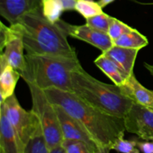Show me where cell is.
I'll list each match as a JSON object with an SVG mask.
<instances>
[{
	"instance_id": "obj_1",
	"label": "cell",
	"mask_w": 153,
	"mask_h": 153,
	"mask_svg": "<svg viewBox=\"0 0 153 153\" xmlns=\"http://www.w3.org/2000/svg\"><path fill=\"white\" fill-rule=\"evenodd\" d=\"M49 101L61 106L70 116L77 120L93 137L98 147L111 149L121 137H124V118L111 116L91 105L70 91L56 88L45 90Z\"/></svg>"
},
{
	"instance_id": "obj_2",
	"label": "cell",
	"mask_w": 153,
	"mask_h": 153,
	"mask_svg": "<svg viewBox=\"0 0 153 153\" xmlns=\"http://www.w3.org/2000/svg\"><path fill=\"white\" fill-rule=\"evenodd\" d=\"M15 28L20 33L28 55H49L78 58L67 34L57 22L46 19L41 8L23 15Z\"/></svg>"
},
{
	"instance_id": "obj_3",
	"label": "cell",
	"mask_w": 153,
	"mask_h": 153,
	"mask_svg": "<svg viewBox=\"0 0 153 153\" xmlns=\"http://www.w3.org/2000/svg\"><path fill=\"white\" fill-rule=\"evenodd\" d=\"M71 92L99 110L120 118L125 117L134 103L120 86L97 80L82 67L72 73Z\"/></svg>"
},
{
	"instance_id": "obj_4",
	"label": "cell",
	"mask_w": 153,
	"mask_h": 153,
	"mask_svg": "<svg viewBox=\"0 0 153 153\" xmlns=\"http://www.w3.org/2000/svg\"><path fill=\"white\" fill-rule=\"evenodd\" d=\"M25 58L21 77L43 91L56 88L71 92L72 73L82 67L78 58L26 54Z\"/></svg>"
},
{
	"instance_id": "obj_5",
	"label": "cell",
	"mask_w": 153,
	"mask_h": 153,
	"mask_svg": "<svg viewBox=\"0 0 153 153\" xmlns=\"http://www.w3.org/2000/svg\"><path fill=\"white\" fill-rule=\"evenodd\" d=\"M27 85L32 100L31 111L40 121L48 147L51 149L61 146L64 141V136L55 105L49 101L43 90L33 84Z\"/></svg>"
},
{
	"instance_id": "obj_6",
	"label": "cell",
	"mask_w": 153,
	"mask_h": 153,
	"mask_svg": "<svg viewBox=\"0 0 153 153\" xmlns=\"http://www.w3.org/2000/svg\"><path fill=\"white\" fill-rule=\"evenodd\" d=\"M0 111L4 112L22 143L26 146L40 126L35 114L22 108L14 94L0 104Z\"/></svg>"
},
{
	"instance_id": "obj_7",
	"label": "cell",
	"mask_w": 153,
	"mask_h": 153,
	"mask_svg": "<svg viewBox=\"0 0 153 153\" xmlns=\"http://www.w3.org/2000/svg\"><path fill=\"white\" fill-rule=\"evenodd\" d=\"M124 121L126 131L153 141V109L134 103Z\"/></svg>"
},
{
	"instance_id": "obj_8",
	"label": "cell",
	"mask_w": 153,
	"mask_h": 153,
	"mask_svg": "<svg viewBox=\"0 0 153 153\" xmlns=\"http://www.w3.org/2000/svg\"><path fill=\"white\" fill-rule=\"evenodd\" d=\"M57 23L65 31L67 36L82 40L94 47L100 49L102 52L108 50L114 46V42L108 33L97 30L88 25H75L59 19Z\"/></svg>"
},
{
	"instance_id": "obj_9",
	"label": "cell",
	"mask_w": 153,
	"mask_h": 153,
	"mask_svg": "<svg viewBox=\"0 0 153 153\" xmlns=\"http://www.w3.org/2000/svg\"><path fill=\"white\" fill-rule=\"evenodd\" d=\"M54 105L58 114V120L64 136V140H80L88 143L94 149H98V146L91 134L77 120L70 116L61 106L57 105Z\"/></svg>"
},
{
	"instance_id": "obj_10",
	"label": "cell",
	"mask_w": 153,
	"mask_h": 153,
	"mask_svg": "<svg viewBox=\"0 0 153 153\" xmlns=\"http://www.w3.org/2000/svg\"><path fill=\"white\" fill-rule=\"evenodd\" d=\"M41 8V0H0V14L10 25L23 15Z\"/></svg>"
},
{
	"instance_id": "obj_11",
	"label": "cell",
	"mask_w": 153,
	"mask_h": 153,
	"mask_svg": "<svg viewBox=\"0 0 153 153\" xmlns=\"http://www.w3.org/2000/svg\"><path fill=\"white\" fill-rule=\"evenodd\" d=\"M25 148L6 115L0 111V153H24Z\"/></svg>"
},
{
	"instance_id": "obj_12",
	"label": "cell",
	"mask_w": 153,
	"mask_h": 153,
	"mask_svg": "<svg viewBox=\"0 0 153 153\" xmlns=\"http://www.w3.org/2000/svg\"><path fill=\"white\" fill-rule=\"evenodd\" d=\"M10 26L13 28V34L4 46V52L1 53L4 55L9 64L21 73L24 70L25 64V48L20 33L14 25H10Z\"/></svg>"
},
{
	"instance_id": "obj_13",
	"label": "cell",
	"mask_w": 153,
	"mask_h": 153,
	"mask_svg": "<svg viewBox=\"0 0 153 153\" xmlns=\"http://www.w3.org/2000/svg\"><path fill=\"white\" fill-rule=\"evenodd\" d=\"M120 88L124 95L134 103L153 109V91L143 86L136 79L134 73Z\"/></svg>"
},
{
	"instance_id": "obj_14",
	"label": "cell",
	"mask_w": 153,
	"mask_h": 153,
	"mask_svg": "<svg viewBox=\"0 0 153 153\" xmlns=\"http://www.w3.org/2000/svg\"><path fill=\"white\" fill-rule=\"evenodd\" d=\"M0 104L14 94V90L21 75L13 68L2 53L0 55Z\"/></svg>"
},
{
	"instance_id": "obj_15",
	"label": "cell",
	"mask_w": 153,
	"mask_h": 153,
	"mask_svg": "<svg viewBox=\"0 0 153 153\" xmlns=\"http://www.w3.org/2000/svg\"><path fill=\"white\" fill-rule=\"evenodd\" d=\"M139 51V49H129L114 45L108 50L102 53L114 62L127 76H130L134 73L133 70L134 63Z\"/></svg>"
},
{
	"instance_id": "obj_16",
	"label": "cell",
	"mask_w": 153,
	"mask_h": 153,
	"mask_svg": "<svg viewBox=\"0 0 153 153\" xmlns=\"http://www.w3.org/2000/svg\"><path fill=\"white\" fill-rule=\"evenodd\" d=\"M94 64L117 86L122 85L129 77L114 62L102 53L96 58Z\"/></svg>"
},
{
	"instance_id": "obj_17",
	"label": "cell",
	"mask_w": 153,
	"mask_h": 153,
	"mask_svg": "<svg viewBox=\"0 0 153 153\" xmlns=\"http://www.w3.org/2000/svg\"><path fill=\"white\" fill-rule=\"evenodd\" d=\"M148 43L149 41L146 37L139 32L135 28H133L128 32L125 33L114 41V45L115 46L139 50L147 46Z\"/></svg>"
},
{
	"instance_id": "obj_18",
	"label": "cell",
	"mask_w": 153,
	"mask_h": 153,
	"mask_svg": "<svg viewBox=\"0 0 153 153\" xmlns=\"http://www.w3.org/2000/svg\"><path fill=\"white\" fill-rule=\"evenodd\" d=\"M41 10L43 16L54 23L61 19V15L65 11L61 0H41Z\"/></svg>"
},
{
	"instance_id": "obj_19",
	"label": "cell",
	"mask_w": 153,
	"mask_h": 153,
	"mask_svg": "<svg viewBox=\"0 0 153 153\" xmlns=\"http://www.w3.org/2000/svg\"><path fill=\"white\" fill-rule=\"evenodd\" d=\"M24 153H49V149L45 140L41 126L38 127L28 142Z\"/></svg>"
},
{
	"instance_id": "obj_20",
	"label": "cell",
	"mask_w": 153,
	"mask_h": 153,
	"mask_svg": "<svg viewBox=\"0 0 153 153\" xmlns=\"http://www.w3.org/2000/svg\"><path fill=\"white\" fill-rule=\"evenodd\" d=\"M75 10L88 19L103 13L102 7L94 0H77Z\"/></svg>"
},
{
	"instance_id": "obj_21",
	"label": "cell",
	"mask_w": 153,
	"mask_h": 153,
	"mask_svg": "<svg viewBox=\"0 0 153 153\" xmlns=\"http://www.w3.org/2000/svg\"><path fill=\"white\" fill-rule=\"evenodd\" d=\"M61 146L66 153H96L97 150L85 142L76 140H64Z\"/></svg>"
},
{
	"instance_id": "obj_22",
	"label": "cell",
	"mask_w": 153,
	"mask_h": 153,
	"mask_svg": "<svg viewBox=\"0 0 153 153\" xmlns=\"http://www.w3.org/2000/svg\"><path fill=\"white\" fill-rule=\"evenodd\" d=\"M113 17L104 13L86 19V24L97 30L108 33Z\"/></svg>"
},
{
	"instance_id": "obj_23",
	"label": "cell",
	"mask_w": 153,
	"mask_h": 153,
	"mask_svg": "<svg viewBox=\"0 0 153 153\" xmlns=\"http://www.w3.org/2000/svg\"><path fill=\"white\" fill-rule=\"evenodd\" d=\"M132 29L133 28L130 27L127 24L124 23L122 21L119 20L116 18L113 17L111 22L110 27H109L108 31V34L114 42L117 39L119 38L120 36H122L123 34L128 32V31Z\"/></svg>"
},
{
	"instance_id": "obj_24",
	"label": "cell",
	"mask_w": 153,
	"mask_h": 153,
	"mask_svg": "<svg viewBox=\"0 0 153 153\" xmlns=\"http://www.w3.org/2000/svg\"><path fill=\"white\" fill-rule=\"evenodd\" d=\"M117 151L120 153H140V149L137 147V140H128L121 137L113 145L111 150Z\"/></svg>"
},
{
	"instance_id": "obj_25",
	"label": "cell",
	"mask_w": 153,
	"mask_h": 153,
	"mask_svg": "<svg viewBox=\"0 0 153 153\" xmlns=\"http://www.w3.org/2000/svg\"><path fill=\"white\" fill-rule=\"evenodd\" d=\"M0 25H1L0 26V50L1 53L3 52V49H4L6 43L10 40V37L13 34V31L10 25L7 27L1 22Z\"/></svg>"
},
{
	"instance_id": "obj_26",
	"label": "cell",
	"mask_w": 153,
	"mask_h": 153,
	"mask_svg": "<svg viewBox=\"0 0 153 153\" xmlns=\"http://www.w3.org/2000/svg\"><path fill=\"white\" fill-rule=\"evenodd\" d=\"M137 147L142 153H153V141L146 140L143 142L137 141Z\"/></svg>"
},
{
	"instance_id": "obj_27",
	"label": "cell",
	"mask_w": 153,
	"mask_h": 153,
	"mask_svg": "<svg viewBox=\"0 0 153 153\" xmlns=\"http://www.w3.org/2000/svg\"><path fill=\"white\" fill-rule=\"evenodd\" d=\"M61 1L65 11L66 10H75L77 0H61Z\"/></svg>"
},
{
	"instance_id": "obj_28",
	"label": "cell",
	"mask_w": 153,
	"mask_h": 153,
	"mask_svg": "<svg viewBox=\"0 0 153 153\" xmlns=\"http://www.w3.org/2000/svg\"><path fill=\"white\" fill-rule=\"evenodd\" d=\"M49 153H66V152L64 149V148L62 147V146L61 145V146H58L53 148V149H49Z\"/></svg>"
},
{
	"instance_id": "obj_29",
	"label": "cell",
	"mask_w": 153,
	"mask_h": 153,
	"mask_svg": "<svg viewBox=\"0 0 153 153\" xmlns=\"http://www.w3.org/2000/svg\"><path fill=\"white\" fill-rule=\"evenodd\" d=\"M115 0H99L98 3L99 4H100V5L103 8V7H106V6L110 4L111 3H112Z\"/></svg>"
},
{
	"instance_id": "obj_30",
	"label": "cell",
	"mask_w": 153,
	"mask_h": 153,
	"mask_svg": "<svg viewBox=\"0 0 153 153\" xmlns=\"http://www.w3.org/2000/svg\"><path fill=\"white\" fill-rule=\"evenodd\" d=\"M111 150V149L108 147H99L96 151V153H110Z\"/></svg>"
},
{
	"instance_id": "obj_31",
	"label": "cell",
	"mask_w": 153,
	"mask_h": 153,
	"mask_svg": "<svg viewBox=\"0 0 153 153\" xmlns=\"http://www.w3.org/2000/svg\"><path fill=\"white\" fill-rule=\"evenodd\" d=\"M144 67H146V69H147L148 71H149V73H150V74L153 76V65H152V64H146V63H145Z\"/></svg>"
}]
</instances>
